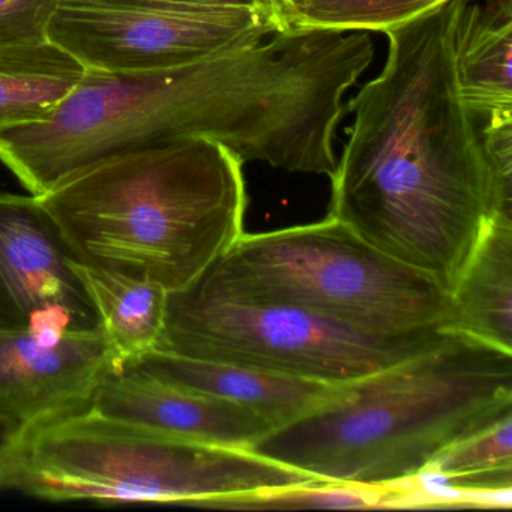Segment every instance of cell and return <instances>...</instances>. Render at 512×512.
I'll return each instance as SVG.
<instances>
[{"label": "cell", "instance_id": "1", "mask_svg": "<svg viewBox=\"0 0 512 512\" xmlns=\"http://www.w3.org/2000/svg\"><path fill=\"white\" fill-rule=\"evenodd\" d=\"M358 74L349 40L332 29H283L161 70L86 71L49 118L0 134V163L38 197L100 161L205 137L244 164L329 178Z\"/></svg>", "mask_w": 512, "mask_h": 512}, {"label": "cell", "instance_id": "2", "mask_svg": "<svg viewBox=\"0 0 512 512\" xmlns=\"http://www.w3.org/2000/svg\"><path fill=\"white\" fill-rule=\"evenodd\" d=\"M461 4L385 32V67L347 104L353 122L329 178L328 217L448 295L488 224L512 220V194L458 89Z\"/></svg>", "mask_w": 512, "mask_h": 512}, {"label": "cell", "instance_id": "3", "mask_svg": "<svg viewBox=\"0 0 512 512\" xmlns=\"http://www.w3.org/2000/svg\"><path fill=\"white\" fill-rule=\"evenodd\" d=\"M512 416V353L446 331L430 349L346 383L338 400L250 451L320 481L392 487L449 446Z\"/></svg>", "mask_w": 512, "mask_h": 512}, {"label": "cell", "instance_id": "4", "mask_svg": "<svg viewBox=\"0 0 512 512\" xmlns=\"http://www.w3.org/2000/svg\"><path fill=\"white\" fill-rule=\"evenodd\" d=\"M242 167L227 146L190 137L92 164L35 197L74 260L173 293L244 235Z\"/></svg>", "mask_w": 512, "mask_h": 512}, {"label": "cell", "instance_id": "5", "mask_svg": "<svg viewBox=\"0 0 512 512\" xmlns=\"http://www.w3.org/2000/svg\"><path fill=\"white\" fill-rule=\"evenodd\" d=\"M316 482L323 481L250 449L175 439L89 406L20 428L0 463V490L50 502L214 508Z\"/></svg>", "mask_w": 512, "mask_h": 512}, {"label": "cell", "instance_id": "6", "mask_svg": "<svg viewBox=\"0 0 512 512\" xmlns=\"http://www.w3.org/2000/svg\"><path fill=\"white\" fill-rule=\"evenodd\" d=\"M196 283L221 295L289 305L379 334L446 328L451 305L436 281L332 217L242 235Z\"/></svg>", "mask_w": 512, "mask_h": 512}, {"label": "cell", "instance_id": "7", "mask_svg": "<svg viewBox=\"0 0 512 512\" xmlns=\"http://www.w3.org/2000/svg\"><path fill=\"white\" fill-rule=\"evenodd\" d=\"M446 331L434 326L379 334L301 308L233 298L193 283L169 293L155 350L346 385L430 349Z\"/></svg>", "mask_w": 512, "mask_h": 512}, {"label": "cell", "instance_id": "8", "mask_svg": "<svg viewBox=\"0 0 512 512\" xmlns=\"http://www.w3.org/2000/svg\"><path fill=\"white\" fill-rule=\"evenodd\" d=\"M284 26L277 7L178 8L146 0H61L47 38L86 71L161 70L250 46Z\"/></svg>", "mask_w": 512, "mask_h": 512}, {"label": "cell", "instance_id": "9", "mask_svg": "<svg viewBox=\"0 0 512 512\" xmlns=\"http://www.w3.org/2000/svg\"><path fill=\"white\" fill-rule=\"evenodd\" d=\"M73 260L37 197L0 194V326L101 328Z\"/></svg>", "mask_w": 512, "mask_h": 512}, {"label": "cell", "instance_id": "10", "mask_svg": "<svg viewBox=\"0 0 512 512\" xmlns=\"http://www.w3.org/2000/svg\"><path fill=\"white\" fill-rule=\"evenodd\" d=\"M118 370L101 328L0 326V415L25 427L83 409Z\"/></svg>", "mask_w": 512, "mask_h": 512}, {"label": "cell", "instance_id": "11", "mask_svg": "<svg viewBox=\"0 0 512 512\" xmlns=\"http://www.w3.org/2000/svg\"><path fill=\"white\" fill-rule=\"evenodd\" d=\"M89 407L175 439L223 448L250 449L274 430L248 407L172 385L136 365L110 373Z\"/></svg>", "mask_w": 512, "mask_h": 512}, {"label": "cell", "instance_id": "12", "mask_svg": "<svg viewBox=\"0 0 512 512\" xmlns=\"http://www.w3.org/2000/svg\"><path fill=\"white\" fill-rule=\"evenodd\" d=\"M133 365L172 385L248 407L265 418L274 430L338 400L346 386L281 376L227 362L185 358L160 350L148 353Z\"/></svg>", "mask_w": 512, "mask_h": 512}, {"label": "cell", "instance_id": "13", "mask_svg": "<svg viewBox=\"0 0 512 512\" xmlns=\"http://www.w3.org/2000/svg\"><path fill=\"white\" fill-rule=\"evenodd\" d=\"M512 0H463L457 25L461 100L479 122L512 119Z\"/></svg>", "mask_w": 512, "mask_h": 512}, {"label": "cell", "instance_id": "14", "mask_svg": "<svg viewBox=\"0 0 512 512\" xmlns=\"http://www.w3.org/2000/svg\"><path fill=\"white\" fill-rule=\"evenodd\" d=\"M449 302L446 329L512 353L511 218L488 224Z\"/></svg>", "mask_w": 512, "mask_h": 512}, {"label": "cell", "instance_id": "15", "mask_svg": "<svg viewBox=\"0 0 512 512\" xmlns=\"http://www.w3.org/2000/svg\"><path fill=\"white\" fill-rule=\"evenodd\" d=\"M73 269L97 311L121 370L157 349L166 323V289L77 260H73Z\"/></svg>", "mask_w": 512, "mask_h": 512}, {"label": "cell", "instance_id": "16", "mask_svg": "<svg viewBox=\"0 0 512 512\" xmlns=\"http://www.w3.org/2000/svg\"><path fill=\"white\" fill-rule=\"evenodd\" d=\"M85 73L50 40L0 47V134L49 118Z\"/></svg>", "mask_w": 512, "mask_h": 512}, {"label": "cell", "instance_id": "17", "mask_svg": "<svg viewBox=\"0 0 512 512\" xmlns=\"http://www.w3.org/2000/svg\"><path fill=\"white\" fill-rule=\"evenodd\" d=\"M425 472L464 493L511 494L512 416L449 446Z\"/></svg>", "mask_w": 512, "mask_h": 512}, {"label": "cell", "instance_id": "18", "mask_svg": "<svg viewBox=\"0 0 512 512\" xmlns=\"http://www.w3.org/2000/svg\"><path fill=\"white\" fill-rule=\"evenodd\" d=\"M449 0H281L286 28L385 32L406 25Z\"/></svg>", "mask_w": 512, "mask_h": 512}, {"label": "cell", "instance_id": "19", "mask_svg": "<svg viewBox=\"0 0 512 512\" xmlns=\"http://www.w3.org/2000/svg\"><path fill=\"white\" fill-rule=\"evenodd\" d=\"M61 0H0V47L47 41Z\"/></svg>", "mask_w": 512, "mask_h": 512}, {"label": "cell", "instance_id": "20", "mask_svg": "<svg viewBox=\"0 0 512 512\" xmlns=\"http://www.w3.org/2000/svg\"><path fill=\"white\" fill-rule=\"evenodd\" d=\"M152 4L178 8H203V10H223V8H268L275 7L271 0H146Z\"/></svg>", "mask_w": 512, "mask_h": 512}, {"label": "cell", "instance_id": "21", "mask_svg": "<svg viewBox=\"0 0 512 512\" xmlns=\"http://www.w3.org/2000/svg\"><path fill=\"white\" fill-rule=\"evenodd\" d=\"M20 428L22 427L17 425L16 422L0 415V463H2V458H4L5 452L10 448V445L13 443L16 434L19 433Z\"/></svg>", "mask_w": 512, "mask_h": 512}, {"label": "cell", "instance_id": "22", "mask_svg": "<svg viewBox=\"0 0 512 512\" xmlns=\"http://www.w3.org/2000/svg\"><path fill=\"white\" fill-rule=\"evenodd\" d=\"M271 2H274V4L277 5L278 2H281V0H271Z\"/></svg>", "mask_w": 512, "mask_h": 512}]
</instances>
